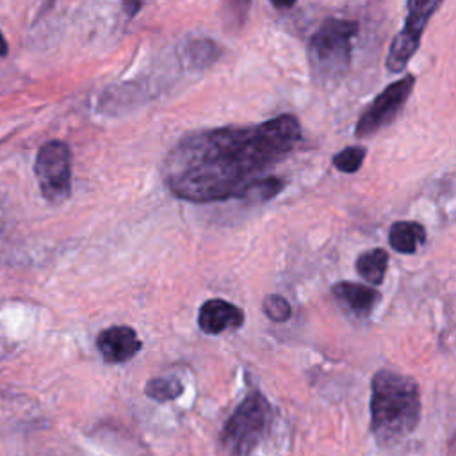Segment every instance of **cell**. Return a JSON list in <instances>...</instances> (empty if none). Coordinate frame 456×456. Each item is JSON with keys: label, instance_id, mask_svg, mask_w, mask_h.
Segmentation results:
<instances>
[{"label": "cell", "instance_id": "cell-5", "mask_svg": "<svg viewBox=\"0 0 456 456\" xmlns=\"http://www.w3.org/2000/svg\"><path fill=\"white\" fill-rule=\"evenodd\" d=\"M34 173L43 198L50 203H62L71 192V153L66 142H45L34 162Z\"/></svg>", "mask_w": 456, "mask_h": 456}, {"label": "cell", "instance_id": "cell-8", "mask_svg": "<svg viewBox=\"0 0 456 456\" xmlns=\"http://www.w3.org/2000/svg\"><path fill=\"white\" fill-rule=\"evenodd\" d=\"M96 347L105 363H123L141 351L142 342L132 326L119 324L100 331L96 337Z\"/></svg>", "mask_w": 456, "mask_h": 456}, {"label": "cell", "instance_id": "cell-1", "mask_svg": "<svg viewBox=\"0 0 456 456\" xmlns=\"http://www.w3.org/2000/svg\"><path fill=\"white\" fill-rule=\"evenodd\" d=\"M296 116L280 114L249 126H221L183 135L162 162L169 192L194 203L246 200L299 144Z\"/></svg>", "mask_w": 456, "mask_h": 456}, {"label": "cell", "instance_id": "cell-16", "mask_svg": "<svg viewBox=\"0 0 456 456\" xmlns=\"http://www.w3.org/2000/svg\"><path fill=\"white\" fill-rule=\"evenodd\" d=\"M7 50H9V46H7V41H5L4 34L0 32V57H4V55L7 53Z\"/></svg>", "mask_w": 456, "mask_h": 456}, {"label": "cell", "instance_id": "cell-3", "mask_svg": "<svg viewBox=\"0 0 456 456\" xmlns=\"http://www.w3.org/2000/svg\"><path fill=\"white\" fill-rule=\"evenodd\" d=\"M356 34L358 23L347 18L333 16L319 25L308 43V61L317 80L335 82L349 71Z\"/></svg>", "mask_w": 456, "mask_h": 456}, {"label": "cell", "instance_id": "cell-9", "mask_svg": "<svg viewBox=\"0 0 456 456\" xmlns=\"http://www.w3.org/2000/svg\"><path fill=\"white\" fill-rule=\"evenodd\" d=\"M242 324L244 312L221 297L205 301L198 310V326L207 335H219L228 330H237Z\"/></svg>", "mask_w": 456, "mask_h": 456}, {"label": "cell", "instance_id": "cell-12", "mask_svg": "<svg viewBox=\"0 0 456 456\" xmlns=\"http://www.w3.org/2000/svg\"><path fill=\"white\" fill-rule=\"evenodd\" d=\"M354 267L358 274L370 285H379L385 280L388 267V253L383 248H372L358 255Z\"/></svg>", "mask_w": 456, "mask_h": 456}, {"label": "cell", "instance_id": "cell-6", "mask_svg": "<svg viewBox=\"0 0 456 456\" xmlns=\"http://www.w3.org/2000/svg\"><path fill=\"white\" fill-rule=\"evenodd\" d=\"M413 84H415V77L408 73L403 78L392 82L387 89H383L356 121L354 135L363 139V137L374 135L376 132L390 125L403 110L410 93L413 91Z\"/></svg>", "mask_w": 456, "mask_h": 456}, {"label": "cell", "instance_id": "cell-14", "mask_svg": "<svg viewBox=\"0 0 456 456\" xmlns=\"http://www.w3.org/2000/svg\"><path fill=\"white\" fill-rule=\"evenodd\" d=\"M365 148L363 146H347L344 148L342 151L335 153L333 157V166L342 171V173H356L362 164H363V159H365Z\"/></svg>", "mask_w": 456, "mask_h": 456}, {"label": "cell", "instance_id": "cell-4", "mask_svg": "<svg viewBox=\"0 0 456 456\" xmlns=\"http://www.w3.org/2000/svg\"><path fill=\"white\" fill-rule=\"evenodd\" d=\"M274 411L265 395L251 390L224 422L221 431L223 449L230 456H249L271 433Z\"/></svg>", "mask_w": 456, "mask_h": 456}, {"label": "cell", "instance_id": "cell-10", "mask_svg": "<svg viewBox=\"0 0 456 456\" xmlns=\"http://www.w3.org/2000/svg\"><path fill=\"white\" fill-rule=\"evenodd\" d=\"M331 292L356 315H369L381 299L379 290L354 281H338L333 285Z\"/></svg>", "mask_w": 456, "mask_h": 456}, {"label": "cell", "instance_id": "cell-13", "mask_svg": "<svg viewBox=\"0 0 456 456\" xmlns=\"http://www.w3.org/2000/svg\"><path fill=\"white\" fill-rule=\"evenodd\" d=\"M144 394L157 403H167L183 394V385L178 378H173V376L153 378L146 383Z\"/></svg>", "mask_w": 456, "mask_h": 456}, {"label": "cell", "instance_id": "cell-7", "mask_svg": "<svg viewBox=\"0 0 456 456\" xmlns=\"http://www.w3.org/2000/svg\"><path fill=\"white\" fill-rule=\"evenodd\" d=\"M440 7L438 0L433 2H408V14L404 20L403 30L394 37L388 55H387V68L392 73H399L406 68L413 53L419 50L422 32L433 16V12Z\"/></svg>", "mask_w": 456, "mask_h": 456}, {"label": "cell", "instance_id": "cell-15", "mask_svg": "<svg viewBox=\"0 0 456 456\" xmlns=\"http://www.w3.org/2000/svg\"><path fill=\"white\" fill-rule=\"evenodd\" d=\"M262 310L273 322H285L290 319V303L280 294H269L262 301Z\"/></svg>", "mask_w": 456, "mask_h": 456}, {"label": "cell", "instance_id": "cell-2", "mask_svg": "<svg viewBox=\"0 0 456 456\" xmlns=\"http://www.w3.org/2000/svg\"><path fill=\"white\" fill-rule=\"evenodd\" d=\"M420 392L413 378L381 369L370 381V431L379 445H394L417 428Z\"/></svg>", "mask_w": 456, "mask_h": 456}, {"label": "cell", "instance_id": "cell-11", "mask_svg": "<svg viewBox=\"0 0 456 456\" xmlns=\"http://www.w3.org/2000/svg\"><path fill=\"white\" fill-rule=\"evenodd\" d=\"M390 246L403 255H413L426 242V228L415 221H395L388 232Z\"/></svg>", "mask_w": 456, "mask_h": 456}, {"label": "cell", "instance_id": "cell-17", "mask_svg": "<svg viewBox=\"0 0 456 456\" xmlns=\"http://www.w3.org/2000/svg\"><path fill=\"white\" fill-rule=\"evenodd\" d=\"M123 7L128 11V14L132 16V11L134 9H141L142 7V4H139V2H135V4H123Z\"/></svg>", "mask_w": 456, "mask_h": 456}]
</instances>
